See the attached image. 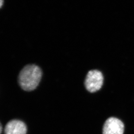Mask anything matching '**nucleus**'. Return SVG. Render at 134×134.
<instances>
[{
  "mask_svg": "<svg viewBox=\"0 0 134 134\" xmlns=\"http://www.w3.org/2000/svg\"><path fill=\"white\" fill-rule=\"evenodd\" d=\"M42 75V71L38 66L35 65H27L19 74V85L24 91H33L39 85Z\"/></svg>",
  "mask_w": 134,
  "mask_h": 134,
  "instance_id": "f257e3e1",
  "label": "nucleus"
},
{
  "mask_svg": "<svg viewBox=\"0 0 134 134\" xmlns=\"http://www.w3.org/2000/svg\"><path fill=\"white\" fill-rule=\"evenodd\" d=\"M104 83V76L102 72L98 70L89 71L85 79V87L90 93L96 92L101 89Z\"/></svg>",
  "mask_w": 134,
  "mask_h": 134,
  "instance_id": "f03ea898",
  "label": "nucleus"
},
{
  "mask_svg": "<svg viewBox=\"0 0 134 134\" xmlns=\"http://www.w3.org/2000/svg\"><path fill=\"white\" fill-rule=\"evenodd\" d=\"M125 126L122 121L118 118H108L103 127V134H123Z\"/></svg>",
  "mask_w": 134,
  "mask_h": 134,
  "instance_id": "7ed1b4c3",
  "label": "nucleus"
},
{
  "mask_svg": "<svg viewBox=\"0 0 134 134\" xmlns=\"http://www.w3.org/2000/svg\"><path fill=\"white\" fill-rule=\"evenodd\" d=\"M27 126L23 121L18 120L10 121L4 129L5 134H26Z\"/></svg>",
  "mask_w": 134,
  "mask_h": 134,
  "instance_id": "20e7f679",
  "label": "nucleus"
},
{
  "mask_svg": "<svg viewBox=\"0 0 134 134\" xmlns=\"http://www.w3.org/2000/svg\"><path fill=\"white\" fill-rule=\"evenodd\" d=\"M3 0H1V7H2L3 5Z\"/></svg>",
  "mask_w": 134,
  "mask_h": 134,
  "instance_id": "39448f33",
  "label": "nucleus"
},
{
  "mask_svg": "<svg viewBox=\"0 0 134 134\" xmlns=\"http://www.w3.org/2000/svg\"><path fill=\"white\" fill-rule=\"evenodd\" d=\"M2 125H1V132H2Z\"/></svg>",
  "mask_w": 134,
  "mask_h": 134,
  "instance_id": "423d86ee",
  "label": "nucleus"
}]
</instances>
